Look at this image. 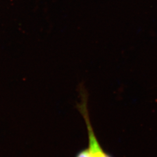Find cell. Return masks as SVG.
<instances>
[{"mask_svg": "<svg viewBox=\"0 0 157 157\" xmlns=\"http://www.w3.org/2000/svg\"><path fill=\"white\" fill-rule=\"evenodd\" d=\"M80 97L81 101L77 104L76 107L84 119L86 125L89 139L88 148L90 157H113L104 150L95 135L90 121L88 109V94L83 86H81L80 89Z\"/></svg>", "mask_w": 157, "mask_h": 157, "instance_id": "1", "label": "cell"}, {"mask_svg": "<svg viewBox=\"0 0 157 157\" xmlns=\"http://www.w3.org/2000/svg\"><path fill=\"white\" fill-rule=\"evenodd\" d=\"M75 157H90V152L88 147L80 150L76 154Z\"/></svg>", "mask_w": 157, "mask_h": 157, "instance_id": "2", "label": "cell"}]
</instances>
